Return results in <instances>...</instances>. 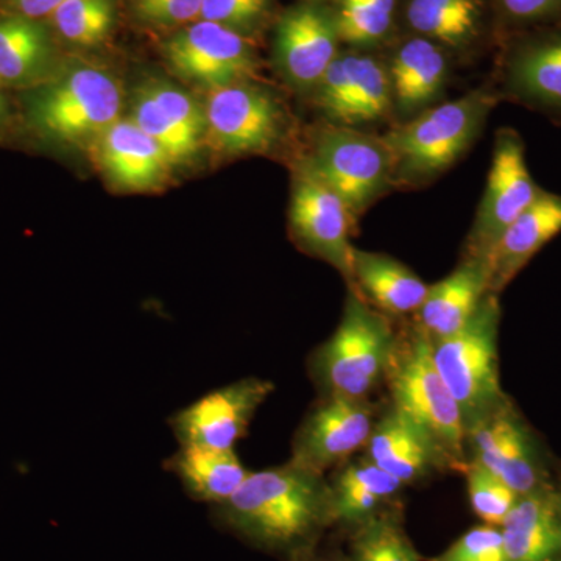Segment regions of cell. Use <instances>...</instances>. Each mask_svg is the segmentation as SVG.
<instances>
[{
  "label": "cell",
  "instance_id": "6da1fadb",
  "mask_svg": "<svg viewBox=\"0 0 561 561\" xmlns=\"http://www.w3.org/2000/svg\"><path fill=\"white\" fill-rule=\"evenodd\" d=\"M225 527L272 552L301 556L332 519L331 485L324 476L289 460L250 472L239 490L216 505Z\"/></svg>",
  "mask_w": 561,
  "mask_h": 561
},
{
  "label": "cell",
  "instance_id": "7a4b0ae2",
  "mask_svg": "<svg viewBox=\"0 0 561 561\" xmlns=\"http://www.w3.org/2000/svg\"><path fill=\"white\" fill-rule=\"evenodd\" d=\"M500 92L482 84L456 101L440 102L383 135L393 157L394 190H419L440 179L481 138Z\"/></svg>",
  "mask_w": 561,
  "mask_h": 561
},
{
  "label": "cell",
  "instance_id": "3957f363",
  "mask_svg": "<svg viewBox=\"0 0 561 561\" xmlns=\"http://www.w3.org/2000/svg\"><path fill=\"white\" fill-rule=\"evenodd\" d=\"M393 405L437 449L445 468L460 471L467 461V427L459 404L432 357V341L420 327L394 342L387 365Z\"/></svg>",
  "mask_w": 561,
  "mask_h": 561
},
{
  "label": "cell",
  "instance_id": "277c9868",
  "mask_svg": "<svg viewBox=\"0 0 561 561\" xmlns=\"http://www.w3.org/2000/svg\"><path fill=\"white\" fill-rule=\"evenodd\" d=\"M500 323V295L486 294L460 331L432 341L435 367L459 404L467 431L512 402L501 386Z\"/></svg>",
  "mask_w": 561,
  "mask_h": 561
},
{
  "label": "cell",
  "instance_id": "5b68a950",
  "mask_svg": "<svg viewBox=\"0 0 561 561\" xmlns=\"http://www.w3.org/2000/svg\"><path fill=\"white\" fill-rule=\"evenodd\" d=\"M394 342L389 317L348 289L337 330L312 357V375L324 397L367 400L386 376Z\"/></svg>",
  "mask_w": 561,
  "mask_h": 561
},
{
  "label": "cell",
  "instance_id": "8992f818",
  "mask_svg": "<svg viewBox=\"0 0 561 561\" xmlns=\"http://www.w3.org/2000/svg\"><path fill=\"white\" fill-rule=\"evenodd\" d=\"M121 81L111 70L72 60L33 99L36 127L65 144H94L121 119Z\"/></svg>",
  "mask_w": 561,
  "mask_h": 561
},
{
  "label": "cell",
  "instance_id": "52a82bcc",
  "mask_svg": "<svg viewBox=\"0 0 561 561\" xmlns=\"http://www.w3.org/2000/svg\"><path fill=\"white\" fill-rule=\"evenodd\" d=\"M321 180L348 205L356 219L394 190L393 157L383 136L362 128L323 124L302 154Z\"/></svg>",
  "mask_w": 561,
  "mask_h": 561
},
{
  "label": "cell",
  "instance_id": "ba28073f",
  "mask_svg": "<svg viewBox=\"0 0 561 561\" xmlns=\"http://www.w3.org/2000/svg\"><path fill=\"white\" fill-rule=\"evenodd\" d=\"M203 110L205 138L224 157L273 153L289 138L286 106L256 80L209 90Z\"/></svg>",
  "mask_w": 561,
  "mask_h": 561
},
{
  "label": "cell",
  "instance_id": "9c48e42d",
  "mask_svg": "<svg viewBox=\"0 0 561 561\" xmlns=\"http://www.w3.org/2000/svg\"><path fill=\"white\" fill-rule=\"evenodd\" d=\"M541 191L527 165L522 135L513 128L497 130L485 192L468 232L463 257L486 265L501 236L537 201Z\"/></svg>",
  "mask_w": 561,
  "mask_h": 561
},
{
  "label": "cell",
  "instance_id": "30bf717a",
  "mask_svg": "<svg viewBox=\"0 0 561 561\" xmlns=\"http://www.w3.org/2000/svg\"><path fill=\"white\" fill-rule=\"evenodd\" d=\"M357 219L341 195L328 186L305 158L297 160L291 180L289 225L302 251L328 262L351 283V243Z\"/></svg>",
  "mask_w": 561,
  "mask_h": 561
},
{
  "label": "cell",
  "instance_id": "8fae6325",
  "mask_svg": "<svg viewBox=\"0 0 561 561\" xmlns=\"http://www.w3.org/2000/svg\"><path fill=\"white\" fill-rule=\"evenodd\" d=\"M162 58L179 79L214 90L257 80L260 62L251 39L216 22L197 21L172 32Z\"/></svg>",
  "mask_w": 561,
  "mask_h": 561
},
{
  "label": "cell",
  "instance_id": "7c38bea8",
  "mask_svg": "<svg viewBox=\"0 0 561 561\" xmlns=\"http://www.w3.org/2000/svg\"><path fill=\"white\" fill-rule=\"evenodd\" d=\"M311 95L328 124L364 128L394 116L386 62L367 51H341Z\"/></svg>",
  "mask_w": 561,
  "mask_h": 561
},
{
  "label": "cell",
  "instance_id": "4fadbf2b",
  "mask_svg": "<svg viewBox=\"0 0 561 561\" xmlns=\"http://www.w3.org/2000/svg\"><path fill=\"white\" fill-rule=\"evenodd\" d=\"M471 460L493 472L519 496L556 481L551 461L537 435L513 402L467 431Z\"/></svg>",
  "mask_w": 561,
  "mask_h": 561
},
{
  "label": "cell",
  "instance_id": "5bb4252c",
  "mask_svg": "<svg viewBox=\"0 0 561 561\" xmlns=\"http://www.w3.org/2000/svg\"><path fill=\"white\" fill-rule=\"evenodd\" d=\"M334 11L316 3L291 7L276 24L273 58L295 91L311 94L341 54Z\"/></svg>",
  "mask_w": 561,
  "mask_h": 561
},
{
  "label": "cell",
  "instance_id": "9a60e30c",
  "mask_svg": "<svg viewBox=\"0 0 561 561\" xmlns=\"http://www.w3.org/2000/svg\"><path fill=\"white\" fill-rule=\"evenodd\" d=\"M501 99L561 119V24L513 41L501 66Z\"/></svg>",
  "mask_w": 561,
  "mask_h": 561
},
{
  "label": "cell",
  "instance_id": "2e32d148",
  "mask_svg": "<svg viewBox=\"0 0 561 561\" xmlns=\"http://www.w3.org/2000/svg\"><path fill=\"white\" fill-rule=\"evenodd\" d=\"M273 389L264 379L247 378L209 391L172 416V430L180 445L234 449Z\"/></svg>",
  "mask_w": 561,
  "mask_h": 561
},
{
  "label": "cell",
  "instance_id": "e0dca14e",
  "mask_svg": "<svg viewBox=\"0 0 561 561\" xmlns=\"http://www.w3.org/2000/svg\"><path fill=\"white\" fill-rule=\"evenodd\" d=\"M375 420L367 400L327 397L295 435L291 461L324 476L334 465L365 448Z\"/></svg>",
  "mask_w": 561,
  "mask_h": 561
},
{
  "label": "cell",
  "instance_id": "ac0fdd59",
  "mask_svg": "<svg viewBox=\"0 0 561 561\" xmlns=\"http://www.w3.org/2000/svg\"><path fill=\"white\" fill-rule=\"evenodd\" d=\"M99 168L125 191L160 190L172 172V161L160 144L154 142L128 117L111 125L92 144Z\"/></svg>",
  "mask_w": 561,
  "mask_h": 561
},
{
  "label": "cell",
  "instance_id": "d6986e66",
  "mask_svg": "<svg viewBox=\"0 0 561 561\" xmlns=\"http://www.w3.org/2000/svg\"><path fill=\"white\" fill-rule=\"evenodd\" d=\"M386 66L398 121L440 103L449 79V58L442 46L415 35L397 47Z\"/></svg>",
  "mask_w": 561,
  "mask_h": 561
},
{
  "label": "cell",
  "instance_id": "ffe728a7",
  "mask_svg": "<svg viewBox=\"0 0 561 561\" xmlns=\"http://www.w3.org/2000/svg\"><path fill=\"white\" fill-rule=\"evenodd\" d=\"M560 232L561 195L542 190L491 251L486 261L490 294L500 295Z\"/></svg>",
  "mask_w": 561,
  "mask_h": 561
},
{
  "label": "cell",
  "instance_id": "44dd1931",
  "mask_svg": "<svg viewBox=\"0 0 561 561\" xmlns=\"http://www.w3.org/2000/svg\"><path fill=\"white\" fill-rule=\"evenodd\" d=\"M348 289L383 316L401 317L419 312L430 284L389 254L354 247Z\"/></svg>",
  "mask_w": 561,
  "mask_h": 561
},
{
  "label": "cell",
  "instance_id": "7402d4cb",
  "mask_svg": "<svg viewBox=\"0 0 561 561\" xmlns=\"http://www.w3.org/2000/svg\"><path fill=\"white\" fill-rule=\"evenodd\" d=\"M500 529L505 561L559 560V494L556 481L519 496Z\"/></svg>",
  "mask_w": 561,
  "mask_h": 561
},
{
  "label": "cell",
  "instance_id": "603a6c76",
  "mask_svg": "<svg viewBox=\"0 0 561 561\" xmlns=\"http://www.w3.org/2000/svg\"><path fill=\"white\" fill-rule=\"evenodd\" d=\"M486 294H490L486 265L463 257L456 271L430 286L416 312L419 327L431 341L449 337L470 321Z\"/></svg>",
  "mask_w": 561,
  "mask_h": 561
},
{
  "label": "cell",
  "instance_id": "cb8c5ba5",
  "mask_svg": "<svg viewBox=\"0 0 561 561\" xmlns=\"http://www.w3.org/2000/svg\"><path fill=\"white\" fill-rule=\"evenodd\" d=\"M365 449L371 463L389 472L402 485L420 481L431 471L445 468L442 457L426 435L394 408L376 421Z\"/></svg>",
  "mask_w": 561,
  "mask_h": 561
},
{
  "label": "cell",
  "instance_id": "d4e9b609",
  "mask_svg": "<svg viewBox=\"0 0 561 561\" xmlns=\"http://www.w3.org/2000/svg\"><path fill=\"white\" fill-rule=\"evenodd\" d=\"M55 41L49 25L20 14H0V83L24 87L54 69Z\"/></svg>",
  "mask_w": 561,
  "mask_h": 561
},
{
  "label": "cell",
  "instance_id": "484cf974",
  "mask_svg": "<svg viewBox=\"0 0 561 561\" xmlns=\"http://www.w3.org/2000/svg\"><path fill=\"white\" fill-rule=\"evenodd\" d=\"M165 468L180 479L190 496L214 507L230 500L250 474L234 449L197 445H181Z\"/></svg>",
  "mask_w": 561,
  "mask_h": 561
},
{
  "label": "cell",
  "instance_id": "4316f807",
  "mask_svg": "<svg viewBox=\"0 0 561 561\" xmlns=\"http://www.w3.org/2000/svg\"><path fill=\"white\" fill-rule=\"evenodd\" d=\"M405 22L416 36L446 50H467L481 39V0H409Z\"/></svg>",
  "mask_w": 561,
  "mask_h": 561
},
{
  "label": "cell",
  "instance_id": "83f0119b",
  "mask_svg": "<svg viewBox=\"0 0 561 561\" xmlns=\"http://www.w3.org/2000/svg\"><path fill=\"white\" fill-rule=\"evenodd\" d=\"M397 478L364 460L343 468L331 485L332 519L362 524L378 515L379 508L402 489Z\"/></svg>",
  "mask_w": 561,
  "mask_h": 561
},
{
  "label": "cell",
  "instance_id": "f1b7e54d",
  "mask_svg": "<svg viewBox=\"0 0 561 561\" xmlns=\"http://www.w3.org/2000/svg\"><path fill=\"white\" fill-rule=\"evenodd\" d=\"M50 31L76 49L108 43L117 22V0H66L49 20Z\"/></svg>",
  "mask_w": 561,
  "mask_h": 561
},
{
  "label": "cell",
  "instance_id": "f546056e",
  "mask_svg": "<svg viewBox=\"0 0 561 561\" xmlns=\"http://www.w3.org/2000/svg\"><path fill=\"white\" fill-rule=\"evenodd\" d=\"M334 13L342 43L362 49L381 43L389 35L394 21V0H341Z\"/></svg>",
  "mask_w": 561,
  "mask_h": 561
},
{
  "label": "cell",
  "instance_id": "4dcf8cb0",
  "mask_svg": "<svg viewBox=\"0 0 561 561\" xmlns=\"http://www.w3.org/2000/svg\"><path fill=\"white\" fill-rule=\"evenodd\" d=\"M348 561H420L397 519L376 515L359 524Z\"/></svg>",
  "mask_w": 561,
  "mask_h": 561
},
{
  "label": "cell",
  "instance_id": "1f68e13d",
  "mask_svg": "<svg viewBox=\"0 0 561 561\" xmlns=\"http://www.w3.org/2000/svg\"><path fill=\"white\" fill-rule=\"evenodd\" d=\"M130 119L154 142L160 144L173 165L191 160L201 150V144L184 135L173 121L162 113L144 84H140L133 95Z\"/></svg>",
  "mask_w": 561,
  "mask_h": 561
},
{
  "label": "cell",
  "instance_id": "d6a6232c",
  "mask_svg": "<svg viewBox=\"0 0 561 561\" xmlns=\"http://www.w3.org/2000/svg\"><path fill=\"white\" fill-rule=\"evenodd\" d=\"M467 478L468 497L472 512L482 519L483 524L501 527L508 513L515 507L519 494L507 483L485 470L478 461L467 460L461 467Z\"/></svg>",
  "mask_w": 561,
  "mask_h": 561
},
{
  "label": "cell",
  "instance_id": "836d02e7",
  "mask_svg": "<svg viewBox=\"0 0 561 561\" xmlns=\"http://www.w3.org/2000/svg\"><path fill=\"white\" fill-rule=\"evenodd\" d=\"M147 92L162 113L173 121L184 135L201 144L206 135L205 110L186 91L172 84L171 81L151 79L144 83Z\"/></svg>",
  "mask_w": 561,
  "mask_h": 561
},
{
  "label": "cell",
  "instance_id": "e575fe53",
  "mask_svg": "<svg viewBox=\"0 0 561 561\" xmlns=\"http://www.w3.org/2000/svg\"><path fill=\"white\" fill-rule=\"evenodd\" d=\"M275 0H205L201 20L253 38L271 18Z\"/></svg>",
  "mask_w": 561,
  "mask_h": 561
},
{
  "label": "cell",
  "instance_id": "d590c367",
  "mask_svg": "<svg viewBox=\"0 0 561 561\" xmlns=\"http://www.w3.org/2000/svg\"><path fill=\"white\" fill-rule=\"evenodd\" d=\"M205 0H130L133 16L149 27L176 32L201 21Z\"/></svg>",
  "mask_w": 561,
  "mask_h": 561
},
{
  "label": "cell",
  "instance_id": "8d00e7d4",
  "mask_svg": "<svg viewBox=\"0 0 561 561\" xmlns=\"http://www.w3.org/2000/svg\"><path fill=\"white\" fill-rule=\"evenodd\" d=\"M431 561H505L501 529L489 524L472 527Z\"/></svg>",
  "mask_w": 561,
  "mask_h": 561
},
{
  "label": "cell",
  "instance_id": "74e56055",
  "mask_svg": "<svg viewBox=\"0 0 561 561\" xmlns=\"http://www.w3.org/2000/svg\"><path fill=\"white\" fill-rule=\"evenodd\" d=\"M497 13L516 28L561 24V0H493Z\"/></svg>",
  "mask_w": 561,
  "mask_h": 561
},
{
  "label": "cell",
  "instance_id": "f35d334b",
  "mask_svg": "<svg viewBox=\"0 0 561 561\" xmlns=\"http://www.w3.org/2000/svg\"><path fill=\"white\" fill-rule=\"evenodd\" d=\"M66 0H7L9 13L33 21H47Z\"/></svg>",
  "mask_w": 561,
  "mask_h": 561
},
{
  "label": "cell",
  "instance_id": "ab89813d",
  "mask_svg": "<svg viewBox=\"0 0 561 561\" xmlns=\"http://www.w3.org/2000/svg\"><path fill=\"white\" fill-rule=\"evenodd\" d=\"M556 486L557 494H559V527H560V549H559V560L561 561V470L556 474Z\"/></svg>",
  "mask_w": 561,
  "mask_h": 561
},
{
  "label": "cell",
  "instance_id": "60d3db41",
  "mask_svg": "<svg viewBox=\"0 0 561 561\" xmlns=\"http://www.w3.org/2000/svg\"><path fill=\"white\" fill-rule=\"evenodd\" d=\"M3 113H5V103H3L2 95H0V119H2Z\"/></svg>",
  "mask_w": 561,
  "mask_h": 561
},
{
  "label": "cell",
  "instance_id": "b9f144b4",
  "mask_svg": "<svg viewBox=\"0 0 561 561\" xmlns=\"http://www.w3.org/2000/svg\"><path fill=\"white\" fill-rule=\"evenodd\" d=\"M321 561H348V560L341 559V557H335V559H328V560H321Z\"/></svg>",
  "mask_w": 561,
  "mask_h": 561
}]
</instances>
